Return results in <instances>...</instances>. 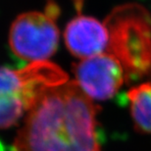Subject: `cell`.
<instances>
[{"label":"cell","mask_w":151,"mask_h":151,"mask_svg":"<svg viewBox=\"0 0 151 151\" xmlns=\"http://www.w3.org/2000/svg\"><path fill=\"white\" fill-rule=\"evenodd\" d=\"M135 129L151 134V81L132 87L127 93Z\"/></svg>","instance_id":"7"},{"label":"cell","mask_w":151,"mask_h":151,"mask_svg":"<svg viewBox=\"0 0 151 151\" xmlns=\"http://www.w3.org/2000/svg\"><path fill=\"white\" fill-rule=\"evenodd\" d=\"M99 107L75 81L49 89L26 115L12 151H101Z\"/></svg>","instance_id":"1"},{"label":"cell","mask_w":151,"mask_h":151,"mask_svg":"<svg viewBox=\"0 0 151 151\" xmlns=\"http://www.w3.org/2000/svg\"><path fill=\"white\" fill-rule=\"evenodd\" d=\"M64 39L71 54L81 60L107 52L109 32L105 23L93 17L78 15L68 23Z\"/></svg>","instance_id":"6"},{"label":"cell","mask_w":151,"mask_h":151,"mask_svg":"<svg viewBox=\"0 0 151 151\" xmlns=\"http://www.w3.org/2000/svg\"><path fill=\"white\" fill-rule=\"evenodd\" d=\"M74 75L76 83L91 100L113 97L127 81L123 66L109 52L81 59L74 65Z\"/></svg>","instance_id":"5"},{"label":"cell","mask_w":151,"mask_h":151,"mask_svg":"<svg viewBox=\"0 0 151 151\" xmlns=\"http://www.w3.org/2000/svg\"><path fill=\"white\" fill-rule=\"evenodd\" d=\"M60 9L48 1L43 12L31 11L19 15L9 32V45L15 55L24 61H47L56 52L59 29L56 20Z\"/></svg>","instance_id":"4"},{"label":"cell","mask_w":151,"mask_h":151,"mask_svg":"<svg viewBox=\"0 0 151 151\" xmlns=\"http://www.w3.org/2000/svg\"><path fill=\"white\" fill-rule=\"evenodd\" d=\"M109 32L107 52L119 60L127 81L151 77V17L137 3L111 11L105 21Z\"/></svg>","instance_id":"2"},{"label":"cell","mask_w":151,"mask_h":151,"mask_svg":"<svg viewBox=\"0 0 151 151\" xmlns=\"http://www.w3.org/2000/svg\"><path fill=\"white\" fill-rule=\"evenodd\" d=\"M68 81L67 74L49 61L19 70L0 67V129L16 125L48 90Z\"/></svg>","instance_id":"3"}]
</instances>
